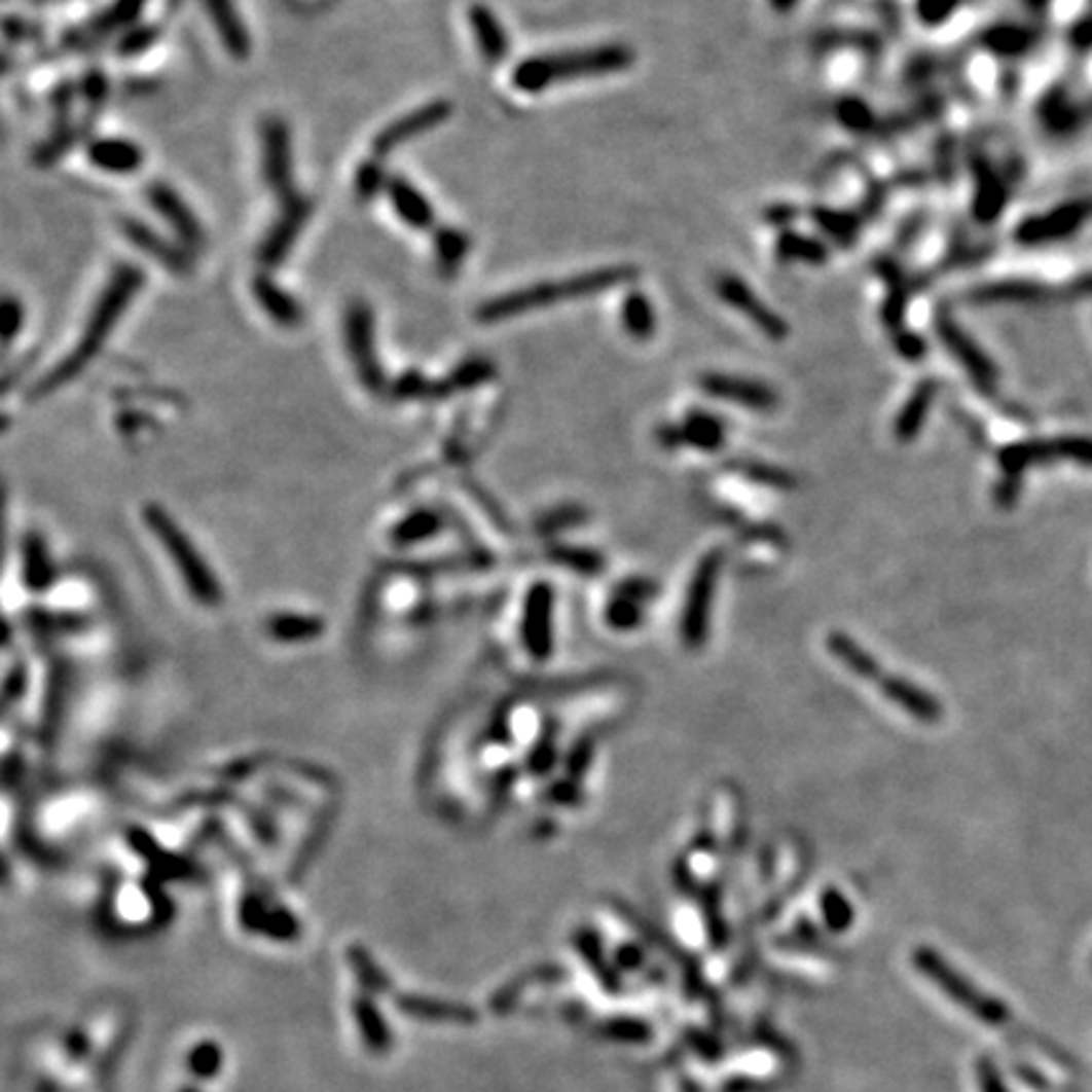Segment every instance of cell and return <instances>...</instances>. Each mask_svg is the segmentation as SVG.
Masks as SVG:
<instances>
[{
	"label": "cell",
	"mask_w": 1092,
	"mask_h": 1092,
	"mask_svg": "<svg viewBox=\"0 0 1092 1092\" xmlns=\"http://www.w3.org/2000/svg\"><path fill=\"white\" fill-rule=\"evenodd\" d=\"M142 286H145V274H142L137 266H132V263H121V266L114 268L112 276H109L107 286H104V291L99 294L97 303H94V308L89 312L84 334L79 336L74 350H71L69 355H66L64 360H61L57 367H53L51 372L41 379V385H38V395H48V393H53V390L64 388L69 379H74L76 374H81L86 367H89V362L104 350V344H107V339L112 336L114 327H117L119 319L124 317V312L130 308L132 299L140 294Z\"/></svg>",
	"instance_id": "obj_1"
},
{
	"label": "cell",
	"mask_w": 1092,
	"mask_h": 1092,
	"mask_svg": "<svg viewBox=\"0 0 1092 1092\" xmlns=\"http://www.w3.org/2000/svg\"><path fill=\"white\" fill-rule=\"evenodd\" d=\"M638 279L635 266H605L594 271L575 274L561 281H539V284L526 286V289L506 291V294L494 296L478 306L476 317L483 324H499L504 319L523 317V314L539 312V308L556 306L559 301L584 299V296H597L603 291L617 289Z\"/></svg>",
	"instance_id": "obj_2"
},
{
	"label": "cell",
	"mask_w": 1092,
	"mask_h": 1092,
	"mask_svg": "<svg viewBox=\"0 0 1092 1092\" xmlns=\"http://www.w3.org/2000/svg\"><path fill=\"white\" fill-rule=\"evenodd\" d=\"M632 61H635V51L625 43H603V46L539 53V57L518 61L511 71V84L523 94H539L572 79L617 74V71L630 69Z\"/></svg>",
	"instance_id": "obj_3"
},
{
	"label": "cell",
	"mask_w": 1092,
	"mask_h": 1092,
	"mask_svg": "<svg viewBox=\"0 0 1092 1092\" xmlns=\"http://www.w3.org/2000/svg\"><path fill=\"white\" fill-rule=\"evenodd\" d=\"M347 355H350L360 383L369 393H383L388 388V377L379 364L377 347H374V314L367 301L355 299L347 306L344 322H341Z\"/></svg>",
	"instance_id": "obj_4"
},
{
	"label": "cell",
	"mask_w": 1092,
	"mask_h": 1092,
	"mask_svg": "<svg viewBox=\"0 0 1092 1092\" xmlns=\"http://www.w3.org/2000/svg\"><path fill=\"white\" fill-rule=\"evenodd\" d=\"M721 567H724V554H721V551H708V554L698 561L696 572H693L691 577V584H688L686 607H683L681 615V638L683 645L691 650L703 648L705 638H708L711 605H714Z\"/></svg>",
	"instance_id": "obj_5"
},
{
	"label": "cell",
	"mask_w": 1092,
	"mask_h": 1092,
	"mask_svg": "<svg viewBox=\"0 0 1092 1092\" xmlns=\"http://www.w3.org/2000/svg\"><path fill=\"white\" fill-rule=\"evenodd\" d=\"M261 137V178L276 197L294 195V145L284 117L268 114L258 126Z\"/></svg>",
	"instance_id": "obj_6"
},
{
	"label": "cell",
	"mask_w": 1092,
	"mask_h": 1092,
	"mask_svg": "<svg viewBox=\"0 0 1092 1092\" xmlns=\"http://www.w3.org/2000/svg\"><path fill=\"white\" fill-rule=\"evenodd\" d=\"M312 213V197L301 195V192H294V195L281 201V211L276 215L271 228L263 235L261 246H258V263L263 268H279L291 256Z\"/></svg>",
	"instance_id": "obj_7"
},
{
	"label": "cell",
	"mask_w": 1092,
	"mask_h": 1092,
	"mask_svg": "<svg viewBox=\"0 0 1092 1092\" xmlns=\"http://www.w3.org/2000/svg\"><path fill=\"white\" fill-rule=\"evenodd\" d=\"M1055 458H1069L1092 468V438H1055L1014 443L999 453L1002 471L1009 476H1022L1029 466H1045Z\"/></svg>",
	"instance_id": "obj_8"
},
{
	"label": "cell",
	"mask_w": 1092,
	"mask_h": 1092,
	"mask_svg": "<svg viewBox=\"0 0 1092 1092\" xmlns=\"http://www.w3.org/2000/svg\"><path fill=\"white\" fill-rule=\"evenodd\" d=\"M450 114H453V104H450L448 99H435V102H428L423 104V107H415L412 112L402 114V117L390 121V124L374 137L372 157H388L397 147L407 145V142L415 140V137L428 135L435 126L445 124V121L450 119Z\"/></svg>",
	"instance_id": "obj_9"
},
{
	"label": "cell",
	"mask_w": 1092,
	"mask_h": 1092,
	"mask_svg": "<svg viewBox=\"0 0 1092 1092\" xmlns=\"http://www.w3.org/2000/svg\"><path fill=\"white\" fill-rule=\"evenodd\" d=\"M716 294H719L728 306L736 308L738 314H743V317H747L761 334L769 336V339H787L789 336V324L785 319H781L774 308L766 306V303L754 294L752 286L743 284L738 276L721 274L719 279H716Z\"/></svg>",
	"instance_id": "obj_10"
},
{
	"label": "cell",
	"mask_w": 1092,
	"mask_h": 1092,
	"mask_svg": "<svg viewBox=\"0 0 1092 1092\" xmlns=\"http://www.w3.org/2000/svg\"><path fill=\"white\" fill-rule=\"evenodd\" d=\"M147 203L152 206V211L165 220V223L173 228V233L178 235L182 246L187 251H195L206 243V230H203L201 220L192 213V208L187 206L185 197L175 190L168 182L157 180L147 187Z\"/></svg>",
	"instance_id": "obj_11"
},
{
	"label": "cell",
	"mask_w": 1092,
	"mask_h": 1092,
	"mask_svg": "<svg viewBox=\"0 0 1092 1092\" xmlns=\"http://www.w3.org/2000/svg\"><path fill=\"white\" fill-rule=\"evenodd\" d=\"M698 388L703 390L705 395L736 402V405L754 412H771L779 405V395H776L774 388H769L766 383H759V379L738 377V374L705 372L698 377Z\"/></svg>",
	"instance_id": "obj_12"
},
{
	"label": "cell",
	"mask_w": 1092,
	"mask_h": 1092,
	"mask_svg": "<svg viewBox=\"0 0 1092 1092\" xmlns=\"http://www.w3.org/2000/svg\"><path fill=\"white\" fill-rule=\"evenodd\" d=\"M936 324H939L936 329H939L943 347H946V350L956 357L958 364L963 367V372L974 379L976 388L986 395L994 393L996 367H994V362L984 355V350H981V347L976 344V341L971 339V336L963 332V329L958 327L951 317H939V322Z\"/></svg>",
	"instance_id": "obj_13"
},
{
	"label": "cell",
	"mask_w": 1092,
	"mask_h": 1092,
	"mask_svg": "<svg viewBox=\"0 0 1092 1092\" xmlns=\"http://www.w3.org/2000/svg\"><path fill=\"white\" fill-rule=\"evenodd\" d=\"M1090 213V203H1069V206L1055 208V211L1024 220L1017 228V241L1022 246H1042V243L1064 239V235L1075 233Z\"/></svg>",
	"instance_id": "obj_14"
},
{
	"label": "cell",
	"mask_w": 1092,
	"mask_h": 1092,
	"mask_svg": "<svg viewBox=\"0 0 1092 1092\" xmlns=\"http://www.w3.org/2000/svg\"><path fill=\"white\" fill-rule=\"evenodd\" d=\"M121 233L126 235V241L135 248H140L142 253L154 258L159 266H165L173 274H187L192 268L190 251L185 246L168 241L165 235H159L157 230L150 228L147 223L137 218H124L121 220Z\"/></svg>",
	"instance_id": "obj_15"
},
{
	"label": "cell",
	"mask_w": 1092,
	"mask_h": 1092,
	"mask_svg": "<svg viewBox=\"0 0 1092 1092\" xmlns=\"http://www.w3.org/2000/svg\"><path fill=\"white\" fill-rule=\"evenodd\" d=\"M253 299H256L261 312L281 329H299L303 322V308L296 296H291L289 291L281 289L279 284L268 274L253 276Z\"/></svg>",
	"instance_id": "obj_16"
},
{
	"label": "cell",
	"mask_w": 1092,
	"mask_h": 1092,
	"mask_svg": "<svg viewBox=\"0 0 1092 1092\" xmlns=\"http://www.w3.org/2000/svg\"><path fill=\"white\" fill-rule=\"evenodd\" d=\"M203 5H206L208 19H211L225 51L235 61H246L251 57V33H248V26L243 24L235 0H203Z\"/></svg>",
	"instance_id": "obj_17"
},
{
	"label": "cell",
	"mask_w": 1092,
	"mask_h": 1092,
	"mask_svg": "<svg viewBox=\"0 0 1092 1092\" xmlns=\"http://www.w3.org/2000/svg\"><path fill=\"white\" fill-rule=\"evenodd\" d=\"M882 696L898 705L901 711H906L908 716H913L920 724H939L943 719V703L934 693L923 691L920 686H915L913 681H906L901 676L882 678Z\"/></svg>",
	"instance_id": "obj_18"
},
{
	"label": "cell",
	"mask_w": 1092,
	"mask_h": 1092,
	"mask_svg": "<svg viewBox=\"0 0 1092 1092\" xmlns=\"http://www.w3.org/2000/svg\"><path fill=\"white\" fill-rule=\"evenodd\" d=\"M468 24H471L478 51H481V57L488 61V64H501V61L509 57V31L504 29L499 15H496L488 5L473 3L471 8H468Z\"/></svg>",
	"instance_id": "obj_19"
},
{
	"label": "cell",
	"mask_w": 1092,
	"mask_h": 1092,
	"mask_svg": "<svg viewBox=\"0 0 1092 1092\" xmlns=\"http://www.w3.org/2000/svg\"><path fill=\"white\" fill-rule=\"evenodd\" d=\"M388 197L397 218L412 230H430L435 225V208L410 180L393 175L388 182Z\"/></svg>",
	"instance_id": "obj_20"
},
{
	"label": "cell",
	"mask_w": 1092,
	"mask_h": 1092,
	"mask_svg": "<svg viewBox=\"0 0 1092 1092\" xmlns=\"http://www.w3.org/2000/svg\"><path fill=\"white\" fill-rule=\"evenodd\" d=\"M86 157L97 170L112 175H132L145 162V152L132 140H119V137H102L94 140L86 147Z\"/></svg>",
	"instance_id": "obj_21"
},
{
	"label": "cell",
	"mask_w": 1092,
	"mask_h": 1092,
	"mask_svg": "<svg viewBox=\"0 0 1092 1092\" xmlns=\"http://www.w3.org/2000/svg\"><path fill=\"white\" fill-rule=\"evenodd\" d=\"M936 395H939V379L931 377L920 379L918 388L910 393L906 405L901 407V412H898L896 417V438L901 440V443H908V440H913L915 435L920 433L931 407H934Z\"/></svg>",
	"instance_id": "obj_22"
},
{
	"label": "cell",
	"mask_w": 1092,
	"mask_h": 1092,
	"mask_svg": "<svg viewBox=\"0 0 1092 1092\" xmlns=\"http://www.w3.org/2000/svg\"><path fill=\"white\" fill-rule=\"evenodd\" d=\"M551 589L549 584H537L529 597L526 617V643L537 658H546L551 653Z\"/></svg>",
	"instance_id": "obj_23"
},
{
	"label": "cell",
	"mask_w": 1092,
	"mask_h": 1092,
	"mask_svg": "<svg viewBox=\"0 0 1092 1092\" xmlns=\"http://www.w3.org/2000/svg\"><path fill=\"white\" fill-rule=\"evenodd\" d=\"M678 435H681V445H691L703 453H716L726 443L724 423L711 412L700 410L683 417V423L678 425Z\"/></svg>",
	"instance_id": "obj_24"
},
{
	"label": "cell",
	"mask_w": 1092,
	"mask_h": 1092,
	"mask_svg": "<svg viewBox=\"0 0 1092 1092\" xmlns=\"http://www.w3.org/2000/svg\"><path fill=\"white\" fill-rule=\"evenodd\" d=\"M827 650L847 667L852 676L863 678V681H880V663L873 653L863 648L854 638L845 635V632H832L827 638Z\"/></svg>",
	"instance_id": "obj_25"
},
{
	"label": "cell",
	"mask_w": 1092,
	"mask_h": 1092,
	"mask_svg": "<svg viewBox=\"0 0 1092 1092\" xmlns=\"http://www.w3.org/2000/svg\"><path fill=\"white\" fill-rule=\"evenodd\" d=\"M620 319L625 332L630 334L632 339L640 341L653 339L655 329H658V317H655L653 301H650L643 291H630V294L625 296L620 308Z\"/></svg>",
	"instance_id": "obj_26"
},
{
	"label": "cell",
	"mask_w": 1092,
	"mask_h": 1092,
	"mask_svg": "<svg viewBox=\"0 0 1092 1092\" xmlns=\"http://www.w3.org/2000/svg\"><path fill=\"white\" fill-rule=\"evenodd\" d=\"M433 248L440 271L445 276H453L466 263L468 253H471V239L463 230L453 228V225H443V228L435 230Z\"/></svg>",
	"instance_id": "obj_27"
},
{
	"label": "cell",
	"mask_w": 1092,
	"mask_h": 1092,
	"mask_svg": "<svg viewBox=\"0 0 1092 1092\" xmlns=\"http://www.w3.org/2000/svg\"><path fill=\"white\" fill-rule=\"evenodd\" d=\"M974 173H976L974 215H976V220H981V223H989V220H994L996 215L1002 213L1004 201H1007V192H1004V185L999 182V178H996V175L991 173L984 162L976 165Z\"/></svg>",
	"instance_id": "obj_28"
},
{
	"label": "cell",
	"mask_w": 1092,
	"mask_h": 1092,
	"mask_svg": "<svg viewBox=\"0 0 1092 1092\" xmlns=\"http://www.w3.org/2000/svg\"><path fill=\"white\" fill-rule=\"evenodd\" d=\"M776 256L781 261H799L809 263V266H822V263L830 258L825 243L809 239V235L794 233V230H785L776 241Z\"/></svg>",
	"instance_id": "obj_29"
},
{
	"label": "cell",
	"mask_w": 1092,
	"mask_h": 1092,
	"mask_svg": "<svg viewBox=\"0 0 1092 1092\" xmlns=\"http://www.w3.org/2000/svg\"><path fill=\"white\" fill-rule=\"evenodd\" d=\"M397 1007L405 1014H410V1017L428 1019V1022H466V1019H471L468 1009L461 1007V1004L421 999V996H402Z\"/></svg>",
	"instance_id": "obj_30"
},
{
	"label": "cell",
	"mask_w": 1092,
	"mask_h": 1092,
	"mask_svg": "<svg viewBox=\"0 0 1092 1092\" xmlns=\"http://www.w3.org/2000/svg\"><path fill=\"white\" fill-rule=\"evenodd\" d=\"M355 1019L357 1027L362 1031V1040L369 1050L383 1052L390 1047V1031L385 1019L379 1017V1012L374 1009V1004L369 999H360L355 1004Z\"/></svg>",
	"instance_id": "obj_31"
},
{
	"label": "cell",
	"mask_w": 1092,
	"mask_h": 1092,
	"mask_svg": "<svg viewBox=\"0 0 1092 1092\" xmlns=\"http://www.w3.org/2000/svg\"><path fill=\"white\" fill-rule=\"evenodd\" d=\"M145 3L147 0H114L99 19H94L92 31L99 33V36H107V33L132 26L145 10Z\"/></svg>",
	"instance_id": "obj_32"
},
{
	"label": "cell",
	"mask_w": 1092,
	"mask_h": 1092,
	"mask_svg": "<svg viewBox=\"0 0 1092 1092\" xmlns=\"http://www.w3.org/2000/svg\"><path fill=\"white\" fill-rule=\"evenodd\" d=\"M494 374V362L485 360V357H471V360L461 362L453 372H450V377L445 379V388H448V393H453V390H471L488 383Z\"/></svg>",
	"instance_id": "obj_33"
},
{
	"label": "cell",
	"mask_w": 1092,
	"mask_h": 1092,
	"mask_svg": "<svg viewBox=\"0 0 1092 1092\" xmlns=\"http://www.w3.org/2000/svg\"><path fill=\"white\" fill-rule=\"evenodd\" d=\"M731 466H733V471H738L741 476L752 478V481H757L761 485H771V488L789 490V488H794V485H797L792 473L781 471V468H776V466H766V463L741 461V463H731Z\"/></svg>",
	"instance_id": "obj_34"
},
{
	"label": "cell",
	"mask_w": 1092,
	"mask_h": 1092,
	"mask_svg": "<svg viewBox=\"0 0 1092 1092\" xmlns=\"http://www.w3.org/2000/svg\"><path fill=\"white\" fill-rule=\"evenodd\" d=\"M390 175L385 173L379 157H369L367 162L360 165L355 178V190L360 201H372L379 190H388Z\"/></svg>",
	"instance_id": "obj_35"
},
{
	"label": "cell",
	"mask_w": 1092,
	"mask_h": 1092,
	"mask_svg": "<svg viewBox=\"0 0 1092 1092\" xmlns=\"http://www.w3.org/2000/svg\"><path fill=\"white\" fill-rule=\"evenodd\" d=\"M393 393L397 397H435V395H448V388H445V383H430V379H425L417 369H410V372L397 377V383L393 385Z\"/></svg>",
	"instance_id": "obj_36"
},
{
	"label": "cell",
	"mask_w": 1092,
	"mask_h": 1092,
	"mask_svg": "<svg viewBox=\"0 0 1092 1092\" xmlns=\"http://www.w3.org/2000/svg\"><path fill=\"white\" fill-rule=\"evenodd\" d=\"M157 41H159L157 26L140 24L121 36V41L117 43V53H121V57H142V53L150 51Z\"/></svg>",
	"instance_id": "obj_37"
},
{
	"label": "cell",
	"mask_w": 1092,
	"mask_h": 1092,
	"mask_svg": "<svg viewBox=\"0 0 1092 1092\" xmlns=\"http://www.w3.org/2000/svg\"><path fill=\"white\" fill-rule=\"evenodd\" d=\"M837 119L842 121V124L847 126V130L852 132H868L870 126H873L875 121V114L873 109L868 107V104L863 102V99H842L840 104H837Z\"/></svg>",
	"instance_id": "obj_38"
},
{
	"label": "cell",
	"mask_w": 1092,
	"mask_h": 1092,
	"mask_svg": "<svg viewBox=\"0 0 1092 1092\" xmlns=\"http://www.w3.org/2000/svg\"><path fill=\"white\" fill-rule=\"evenodd\" d=\"M26 322V308L24 301H19L15 296H5L3 308H0V324H3V344L10 347L15 341V336L24 332Z\"/></svg>",
	"instance_id": "obj_39"
},
{
	"label": "cell",
	"mask_w": 1092,
	"mask_h": 1092,
	"mask_svg": "<svg viewBox=\"0 0 1092 1092\" xmlns=\"http://www.w3.org/2000/svg\"><path fill=\"white\" fill-rule=\"evenodd\" d=\"M1027 33L1012 29V26H996L984 36V43L999 53H1017L1027 46Z\"/></svg>",
	"instance_id": "obj_40"
},
{
	"label": "cell",
	"mask_w": 1092,
	"mask_h": 1092,
	"mask_svg": "<svg viewBox=\"0 0 1092 1092\" xmlns=\"http://www.w3.org/2000/svg\"><path fill=\"white\" fill-rule=\"evenodd\" d=\"M607 622H610L615 630H635L643 622V610L638 603L625 597H617L615 603L607 607Z\"/></svg>",
	"instance_id": "obj_41"
},
{
	"label": "cell",
	"mask_w": 1092,
	"mask_h": 1092,
	"mask_svg": "<svg viewBox=\"0 0 1092 1092\" xmlns=\"http://www.w3.org/2000/svg\"><path fill=\"white\" fill-rule=\"evenodd\" d=\"M220 1064H223V1055H220V1050L213 1042H203L190 1052V1069L197 1078H213L220 1069Z\"/></svg>",
	"instance_id": "obj_42"
},
{
	"label": "cell",
	"mask_w": 1092,
	"mask_h": 1092,
	"mask_svg": "<svg viewBox=\"0 0 1092 1092\" xmlns=\"http://www.w3.org/2000/svg\"><path fill=\"white\" fill-rule=\"evenodd\" d=\"M814 218H817L820 228L827 230V233H830L832 239H837V241L852 239L854 220L849 218V215L837 213V211H825V208H820V211H814Z\"/></svg>",
	"instance_id": "obj_43"
},
{
	"label": "cell",
	"mask_w": 1092,
	"mask_h": 1092,
	"mask_svg": "<svg viewBox=\"0 0 1092 1092\" xmlns=\"http://www.w3.org/2000/svg\"><path fill=\"white\" fill-rule=\"evenodd\" d=\"M958 0H918L915 10H918V19L925 26H941L951 19V13L956 10Z\"/></svg>",
	"instance_id": "obj_44"
},
{
	"label": "cell",
	"mask_w": 1092,
	"mask_h": 1092,
	"mask_svg": "<svg viewBox=\"0 0 1092 1092\" xmlns=\"http://www.w3.org/2000/svg\"><path fill=\"white\" fill-rule=\"evenodd\" d=\"M1034 286L1027 284H996V286H984V289L976 291V299L979 301H994V299H1027L1034 296Z\"/></svg>",
	"instance_id": "obj_45"
},
{
	"label": "cell",
	"mask_w": 1092,
	"mask_h": 1092,
	"mask_svg": "<svg viewBox=\"0 0 1092 1092\" xmlns=\"http://www.w3.org/2000/svg\"><path fill=\"white\" fill-rule=\"evenodd\" d=\"M559 556L565 565H570L572 570L582 572V575H599V572H603V556L594 554V551L565 549Z\"/></svg>",
	"instance_id": "obj_46"
},
{
	"label": "cell",
	"mask_w": 1092,
	"mask_h": 1092,
	"mask_svg": "<svg viewBox=\"0 0 1092 1092\" xmlns=\"http://www.w3.org/2000/svg\"><path fill=\"white\" fill-rule=\"evenodd\" d=\"M617 594L640 605L645 603V599H653L655 594H658V587H655L653 582H648V579H627V582H622L620 587H617Z\"/></svg>",
	"instance_id": "obj_47"
},
{
	"label": "cell",
	"mask_w": 1092,
	"mask_h": 1092,
	"mask_svg": "<svg viewBox=\"0 0 1092 1092\" xmlns=\"http://www.w3.org/2000/svg\"><path fill=\"white\" fill-rule=\"evenodd\" d=\"M896 350L898 355L906 357V360H920V357L925 355V341L915 332H898Z\"/></svg>",
	"instance_id": "obj_48"
},
{
	"label": "cell",
	"mask_w": 1092,
	"mask_h": 1092,
	"mask_svg": "<svg viewBox=\"0 0 1092 1092\" xmlns=\"http://www.w3.org/2000/svg\"><path fill=\"white\" fill-rule=\"evenodd\" d=\"M81 92H84V97L89 99V102L104 104V94H107V79H104V74H99V71L86 74L84 84H81Z\"/></svg>",
	"instance_id": "obj_49"
},
{
	"label": "cell",
	"mask_w": 1092,
	"mask_h": 1092,
	"mask_svg": "<svg viewBox=\"0 0 1092 1092\" xmlns=\"http://www.w3.org/2000/svg\"><path fill=\"white\" fill-rule=\"evenodd\" d=\"M994 496L1004 509H1009V506H1012L1019 496V476H1007V473H1004L999 488H996Z\"/></svg>",
	"instance_id": "obj_50"
},
{
	"label": "cell",
	"mask_w": 1092,
	"mask_h": 1092,
	"mask_svg": "<svg viewBox=\"0 0 1092 1092\" xmlns=\"http://www.w3.org/2000/svg\"><path fill=\"white\" fill-rule=\"evenodd\" d=\"M769 3H771V8L779 10V13H785V10H792L794 5L799 3V0H769Z\"/></svg>",
	"instance_id": "obj_51"
},
{
	"label": "cell",
	"mask_w": 1092,
	"mask_h": 1092,
	"mask_svg": "<svg viewBox=\"0 0 1092 1092\" xmlns=\"http://www.w3.org/2000/svg\"><path fill=\"white\" fill-rule=\"evenodd\" d=\"M182 1092H195V1090H182Z\"/></svg>",
	"instance_id": "obj_52"
}]
</instances>
